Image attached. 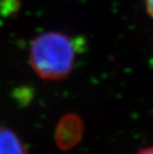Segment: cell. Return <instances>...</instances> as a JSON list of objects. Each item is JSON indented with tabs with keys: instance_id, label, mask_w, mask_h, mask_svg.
Here are the masks:
<instances>
[{
	"instance_id": "6da1fadb",
	"label": "cell",
	"mask_w": 153,
	"mask_h": 154,
	"mask_svg": "<svg viewBox=\"0 0 153 154\" xmlns=\"http://www.w3.org/2000/svg\"><path fill=\"white\" fill-rule=\"evenodd\" d=\"M80 45V42L67 34L46 32L37 36L31 43L30 65L43 80H62L73 71Z\"/></svg>"
},
{
	"instance_id": "7a4b0ae2",
	"label": "cell",
	"mask_w": 153,
	"mask_h": 154,
	"mask_svg": "<svg viewBox=\"0 0 153 154\" xmlns=\"http://www.w3.org/2000/svg\"><path fill=\"white\" fill-rule=\"evenodd\" d=\"M56 143L61 149H70L82 138L83 121L75 114L65 116L57 124Z\"/></svg>"
},
{
	"instance_id": "3957f363",
	"label": "cell",
	"mask_w": 153,
	"mask_h": 154,
	"mask_svg": "<svg viewBox=\"0 0 153 154\" xmlns=\"http://www.w3.org/2000/svg\"><path fill=\"white\" fill-rule=\"evenodd\" d=\"M0 154H28V151L12 130L0 126Z\"/></svg>"
},
{
	"instance_id": "277c9868",
	"label": "cell",
	"mask_w": 153,
	"mask_h": 154,
	"mask_svg": "<svg viewBox=\"0 0 153 154\" xmlns=\"http://www.w3.org/2000/svg\"><path fill=\"white\" fill-rule=\"evenodd\" d=\"M145 9L148 15L153 19V0H145Z\"/></svg>"
},
{
	"instance_id": "5b68a950",
	"label": "cell",
	"mask_w": 153,
	"mask_h": 154,
	"mask_svg": "<svg viewBox=\"0 0 153 154\" xmlns=\"http://www.w3.org/2000/svg\"><path fill=\"white\" fill-rule=\"evenodd\" d=\"M137 154H153V146H149V147H146V148L139 150Z\"/></svg>"
},
{
	"instance_id": "8992f818",
	"label": "cell",
	"mask_w": 153,
	"mask_h": 154,
	"mask_svg": "<svg viewBox=\"0 0 153 154\" xmlns=\"http://www.w3.org/2000/svg\"><path fill=\"white\" fill-rule=\"evenodd\" d=\"M0 5H1V0H0Z\"/></svg>"
}]
</instances>
